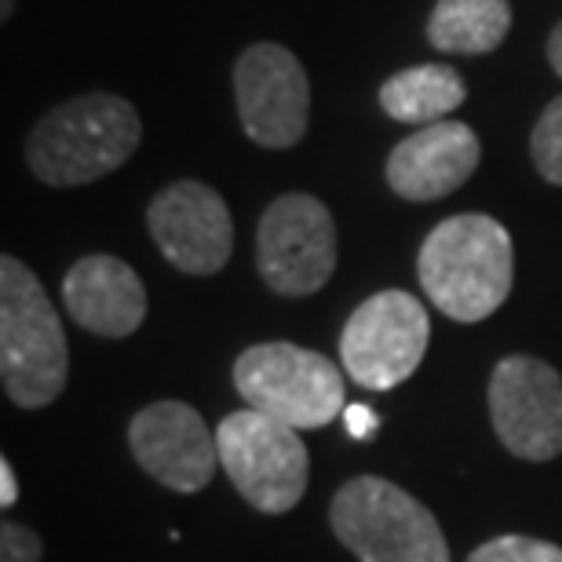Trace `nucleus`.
<instances>
[{
	"mask_svg": "<svg viewBox=\"0 0 562 562\" xmlns=\"http://www.w3.org/2000/svg\"><path fill=\"white\" fill-rule=\"evenodd\" d=\"M482 161V143L464 121H438L417 128L387 154V187L402 201L449 198L475 176Z\"/></svg>",
	"mask_w": 562,
	"mask_h": 562,
	"instance_id": "13",
	"label": "nucleus"
},
{
	"mask_svg": "<svg viewBox=\"0 0 562 562\" xmlns=\"http://www.w3.org/2000/svg\"><path fill=\"white\" fill-rule=\"evenodd\" d=\"M19 501V479L8 457H0V508H11Z\"/></svg>",
	"mask_w": 562,
	"mask_h": 562,
	"instance_id": "21",
	"label": "nucleus"
},
{
	"mask_svg": "<svg viewBox=\"0 0 562 562\" xmlns=\"http://www.w3.org/2000/svg\"><path fill=\"white\" fill-rule=\"evenodd\" d=\"M468 99V85L453 66L446 63H424L398 70L380 85V106L387 117L402 125H438Z\"/></svg>",
	"mask_w": 562,
	"mask_h": 562,
	"instance_id": "15",
	"label": "nucleus"
},
{
	"mask_svg": "<svg viewBox=\"0 0 562 562\" xmlns=\"http://www.w3.org/2000/svg\"><path fill=\"white\" fill-rule=\"evenodd\" d=\"M234 103L241 132L263 150H289L307 136L311 81L303 63L274 41L245 48L234 63Z\"/></svg>",
	"mask_w": 562,
	"mask_h": 562,
	"instance_id": "9",
	"label": "nucleus"
},
{
	"mask_svg": "<svg viewBox=\"0 0 562 562\" xmlns=\"http://www.w3.org/2000/svg\"><path fill=\"white\" fill-rule=\"evenodd\" d=\"M530 157L541 179H548L552 187H562V95H555L544 106V114L537 117L530 132Z\"/></svg>",
	"mask_w": 562,
	"mask_h": 562,
	"instance_id": "17",
	"label": "nucleus"
},
{
	"mask_svg": "<svg viewBox=\"0 0 562 562\" xmlns=\"http://www.w3.org/2000/svg\"><path fill=\"white\" fill-rule=\"evenodd\" d=\"M128 446L136 464L172 493L205 490L220 464L216 435L187 402L161 398L139 409L128 424Z\"/></svg>",
	"mask_w": 562,
	"mask_h": 562,
	"instance_id": "12",
	"label": "nucleus"
},
{
	"mask_svg": "<svg viewBox=\"0 0 562 562\" xmlns=\"http://www.w3.org/2000/svg\"><path fill=\"white\" fill-rule=\"evenodd\" d=\"M548 63H552V70L562 77V22L552 30V37H548Z\"/></svg>",
	"mask_w": 562,
	"mask_h": 562,
	"instance_id": "22",
	"label": "nucleus"
},
{
	"mask_svg": "<svg viewBox=\"0 0 562 562\" xmlns=\"http://www.w3.org/2000/svg\"><path fill=\"white\" fill-rule=\"evenodd\" d=\"M143 121L128 99L88 92L48 110L26 139L30 172L48 187H85L139 150Z\"/></svg>",
	"mask_w": 562,
	"mask_h": 562,
	"instance_id": "2",
	"label": "nucleus"
},
{
	"mask_svg": "<svg viewBox=\"0 0 562 562\" xmlns=\"http://www.w3.org/2000/svg\"><path fill=\"white\" fill-rule=\"evenodd\" d=\"M234 387L249 409H260L296 431L333 424L347 409V384L333 358L285 340L241 351L234 362Z\"/></svg>",
	"mask_w": 562,
	"mask_h": 562,
	"instance_id": "5",
	"label": "nucleus"
},
{
	"mask_svg": "<svg viewBox=\"0 0 562 562\" xmlns=\"http://www.w3.org/2000/svg\"><path fill=\"white\" fill-rule=\"evenodd\" d=\"M427 344H431V318L413 292L384 289L366 303H358L340 333L344 373L358 387L391 391L417 373Z\"/></svg>",
	"mask_w": 562,
	"mask_h": 562,
	"instance_id": "7",
	"label": "nucleus"
},
{
	"mask_svg": "<svg viewBox=\"0 0 562 562\" xmlns=\"http://www.w3.org/2000/svg\"><path fill=\"white\" fill-rule=\"evenodd\" d=\"M329 526L358 562H449L435 515L380 475L344 482L329 504Z\"/></svg>",
	"mask_w": 562,
	"mask_h": 562,
	"instance_id": "4",
	"label": "nucleus"
},
{
	"mask_svg": "<svg viewBox=\"0 0 562 562\" xmlns=\"http://www.w3.org/2000/svg\"><path fill=\"white\" fill-rule=\"evenodd\" d=\"M11 11H15V0H0V19H11Z\"/></svg>",
	"mask_w": 562,
	"mask_h": 562,
	"instance_id": "23",
	"label": "nucleus"
},
{
	"mask_svg": "<svg viewBox=\"0 0 562 562\" xmlns=\"http://www.w3.org/2000/svg\"><path fill=\"white\" fill-rule=\"evenodd\" d=\"M344 413H347V417H344L347 435H351V438H373V435H376V413H373V409H366V406H347Z\"/></svg>",
	"mask_w": 562,
	"mask_h": 562,
	"instance_id": "20",
	"label": "nucleus"
},
{
	"mask_svg": "<svg viewBox=\"0 0 562 562\" xmlns=\"http://www.w3.org/2000/svg\"><path fill=\"white\" fill-rule=\"evenodd\" d=\"M44 544L41 537L22 522L0 526V562H41Z\"/></svg>",
	"mask_w": 562,
	"mask_h": 562,
	"instance_id": "19",
	"label": "nucleus"
},
{
	"mask_svg": "<svg viewBox=\"0 0 562 562\" xmlns=\"http://www.w3.org/2000/svg\"><path fill=\"white\" fill-rule=\"evenodd\" d=\"M256 267L267 289L300 300L329 285L336 271V223L314 194H281L256 227Z\"/></svg>",
	"mask_w": 562,
	"mask_h": 562,
	"instance_id": "8",
	"label": "nucleus"
},
{
	"mask_svg": "<svg viewBox=\"0 0 562 562\" xmlns=\"http://www.w3.org/2000/svg\"><path fill=\"white\" fill-rule=\"evenodd\" d=\"M63 303L81 329L125 340L146 318L143 278L125 260L106 252L81 256L63 278Z\"/></svg>",
	"mask_w": 562,
	"mask_h": 562,
	"instance_id": "14",
	"label": "nucleus"
},
{
	"mask_svg": "<svg viewBox=\"0 0 562 562\" xmlns=\"http://www.w3.org/2000/svg\"><path fill=\"white\" fill-rule=\"evenodd\" d=\"M468 562H562V548L552 541H541V537L504 533L479 544L468 555Z\"/></svg>",
	"mask_w": 562,
	"mask_h": 562,
	"instance_id": "18",
	"label": "nucleus"
},
{
	"mask_svg": "<svg viewBox=\"0 0 562 562\" xmlns=\"http://www.w3.org/2000/svg\"><path fill=\"white\" fill-rule=\"evenodd\" d=\"M512 30L508 0H438L427 19V41L446 55L497 52Z\"/></svg>",
	"mask_w": 562,
	"mask_h": 562,
	"instance_id": "16",
	"label": "nucleus"
},
{
	"mask_svg": "<svg viewBox=\"0 0 562 562\" xmlns=\"http://www.w3.org/2000/svg\"><path fill=\"white\" fill-rule=\"evenodd\" d=\"M70 376V344L37 274L15 256L0 260V380L19 409H44Z\"/></svg>",
	"mask_w": 562,
	"mask_h": 562,
	"instance_id": "3",
	"label": "nucleus"
},
{
	"mask_svg": "<svg viewBox=\"0 0 562 562\" xmlns=\"http://www.w3.org/2000/svg\"><path fill=\"white\" fill-rule=\"evenodd\" d=\"M216 446L227 479L256 512L285 515L303 501L311 453L296 427L245 406L220 420Z\"/></svg>",
	"mask_w": 562,
	"mask_h": 562,
	"instance_id": "6",
	"label": "nucleus"
},
{
	"mask_svg": "<svg viewBox=\"0 0 562 562\" xmlns=\"http://www.w3.org/2000/svg\"><path fill=\"white\" fill-rule=\"evenodd\" d=\"M490 420L512 457L555 460L562 453V376L533 355H508L490 373Z\"/></svg>",
	"mask_w": 562,
	"mask_h": 562,
	"instance_id": "10",
	"label": "nucleus"
},
{
	"mask_svg": "<svg viewBox=\"0 0 562 562\" xmlns=\"http://www.w3.org/2000/svg\"><path fill=\"white\" fill-rule=\"evenodd\" d=\"M424 296L460 325L486 322L515 285V245L501 220L464 212L427 234L417 256Z\"/></svg>",
	"mask_w": 562,
	"mask_h": 562,
	"instance_id": "1",
	"label": "nucleus"
},
{
	"mask_svg": "<svg viewBox=\"0 0 562 562\" xmlns=\"http://www.w3.org/2000/svg\"><path fill=\"white\" fill-rule=\"evenodd\" d=\"M146 227L154 245L176 271L209 278L231 263L234 220L220 190L201 179H179L154 194L146 209Z\"/></svg>",
	"mask_w": 562,
	"mask_h": 562,
	"instance_id": "11",
	"label": "nucleus"
}]
</instances>
